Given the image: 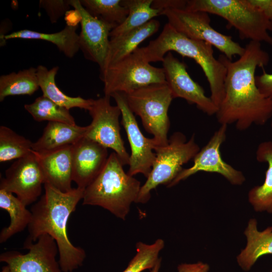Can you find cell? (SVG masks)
Returning a JSON list of instances; mask_svg holds the SVG:
<instances>
[{"instance_id": "26", "label": "cell", "mask_w": 272, "mask_h": 272, "mask_svg": "<svg viewBox=\"0 0 272 272\" xmlns=\"http://www.w3.org/2000/svg\"><path fill=\"white\" fill-rule=\"evenodd\" d=\"M39 88L36 68L3 75L0 77V101L10 96H31Z\"/></svg>"}, {"instance_id": "38", "label": "cell", "mask_w": 272, "mask_h": 272, "mask_svg": "<svg viewBox=\"0 0 272 272\" xmlns=\"http://www.w3.org/2000/svg\"><path fill=\"white\" fill-rule=\"evenodd\" d=\"M271 129H272V121L271 122Z\"/></svg>"}, {"instance_id": "3", "label": "cell", "mask_w": 272, "mask_h": 272, "mask_svg": "<svg viewBox=\"0 0 272 272\" xmlns=\"http://www.w3.org/2000/svg\"><path fill=\"white\" fill-rule=\"evenodd\" d=\"M139 49L145 60L149 63L162 62L166 53L171 51L193 59L201 68L209 84L210 97L218 108L224 96L226 69L214 56L211 44L190 38L167 23L156 39Z\"/></svg>"}, {"instance_id": "27", "label": "cell", "mask_w": 272, "mask_h": 272, "mask_svg": "<svg viewBox=\"0 0 272 272\" xmlns=\"http://www.w3.org/2000/svg\"><path fill=\"white\" fill-rule=\"evenodd\" d=\"M152 2L153 0H121V4L127 9L128 15L121 24L110 32V37L139 28L161 15V11L152 7Z\"/></svg>"}, {"instance_id": "30", "label": "cell", "mask_w": 272, "mask_h": 272, "mask_svg": "<svg viewBox=\"0 0 272 272\" xmlns=\"http://www.w3.org/2000/svg\"><path fill=\"white\" fill-rule=\"evenodd\" d=\"M33 143L6 126H0V162L25 157L32 153Z\"/></svg>"}, {"instance_id": "12", "label": "cell", "mask_w": 272, "mask_h": 272, "mask_svg": "<svg viewBox=\"0 0 272 272\" xmlns=\"http://www.w3.org/2000/svg\"><path fill=\"white\" fill-rule=\"evenodd\" d=\"M227 126L226 124L221 125L208 143L195 156L192 166L183 168L167 187L176 185L200 171L219 174L234 185H241L245 181L243 173L226 163L221 156L220 148L226 140Z\"/></svg>"}, {"instance_id": "9", "label": "cell", "mask_w": 272, "mask_h": 272, "mask_svg": "<svg viewBox=\"0 0 272 272\" xmlns=\"http://www.w3.org/2000/svg\"><path fill=\"white\" fill-rule=\"evenodd\" d=\"M161 15L166 17L168 23L180 33L195 40H201L215 47L230 60L244 52L245 48L234 41L231 36L221 33L211 25L209 14L186 9H168Z\"/></svg>"}, {"instance_id": "15", "label": "cell", "mask_w": 272, "mask_h": 272, "mask_svg": "<svg viewBox=\"0 0 272 272\" xmlns=\"http://www.w3.org/2000/svg\"><path fill=\"white\" fill-rule=\"evenodd\" d=\"M163 62L167 84L173 98H181L208 115L216 114L218 108L202 87L194 81L187 71V65L171 52L165 56Z\"/></svg>"}, {"instance_id": "24", "label": "cell", "mask_w": 272, "mask_h": 272, "mask_svg": "<svg viewBox=\"0 0 272 272\" xmlns=\"http://www.w3.org/2000/svg\"><path fill=\"white\" fill-rule=\"evenodd\" d=\"M36 69L39 87L43 96L69 110L73 108H79L89 110L94 99H86L80 96H69L57 86L55 76L59 70L58 66L48 70L44 65H39Z\"/></svg>"}, {"instance_id": "17", "label": "cell", "mask_w": 272, "mask_h": 272, "mask_svg": "<svg viewBox=\"0 0 272 272\" xmlns=\"http://www.w3.org/2000/svg\"><path fill=\"white\" fill-rule=\"evenodd\" d=\"M107 148L85 137L72 146V177L85 189L99 174L107 161Z\"/></svg>"}, {"instance_id": "25", "label": "cell", "mask_w": 272, "mask_h": 272, "mask_svg": "<svg viewBox=\"0 0 272 272\" xmlns=\"http://www.w3.org/2000/svg\"><path fill=\"white\" fill-rule=\"evenodd\" d=\"M13 193L0 189V208L10 215L9 226L4 228L0 233V243L6 242L14 235L24 230L29 225L32 213Z\"/></svg>"}, {"instance_id": "13", "label": "cell", "mask_w": 272, "mask_h": 272, "mask_svg": "<svg viewBox=\"0 0 272 272\" xmlns=\"http://www.w3.org/2000/svg\"><path fill=\"white\" fill-rule=\"evenodd\" d=\"M110 97L114 98L121 111V123L125 130L130 147L127 173L132 176L141 173L147 178L156 158L154 151L156 143L153 138H147L143 134L134 113L127 104L124 94L115 92Z\"/></svg>"}, {"instance_id": "35", "label": "cell", "mask_w": 272, "mask_h": 272, "mask_svg": "<svg viewBox=\"0 0 272 272\" xmlns=\"http://www.w3.org/2000/svg\"><path fill=\"white\" fill-rule=\"evenodd\" d=\"M209 265L201 261L182 263L177 266L178 272H209Z\"/></svg>"}, {"instance_id": "2", "label": "cell", "mask_w": 272, "mask_h": 272, "mask_svg": "<svg viewBox=\"0 0 272 272\" xmlns=\"http://www.w3.org/2000/svg\"><path fill=\"white\" fill-rule=\"evenodd\" d=\"M44 187V193L30 209L32 219L27 239L35 242L42 235H50L56 243L62 271L73 272L83 265L86 254L84 249L70 240L67 225L71 215L83 198L85 189L77 187L62 192L48 184Z\"/></svg>"}, {"instance_id": "6", "label": "cell", "mask_w": 272, "mask_h": 272, "mask_svg": "<svg viewBox=\"0 0 272 272\" xmlns=\"http://www.w3.org/2000/svg\"><path fill=\"white\" fill-rule=\"evenodd\" d=\"M124 95L130 109L141 118L147 132L153 135L156 147L167 145L170 128L168 112L174 99L168 85L153 84Z\"/></svg>"}, {"instance_id": "5", "label": "cell", "mask_w": 272, "mask_h": 272, "mask_svg": "<svg viewBox=\"0 0 272 272\" xmlns=\"http://www.w3.org/2000/svg\"><path fill=\"white\" fill-rule=\"evenodd\" d=\"M220 16L235 28L241 39L265 42L272 46V23L249 0H188L185 9Z\"/></svg>"}, {"instance_id": "22", "label": "cell", "mask_w": 272, "mask_h": 272, "mask_svg": "<svg viewBox=\"0 0 272 272\" xmlns=\"http://www.w3.org/2000/svg\"><path fill=\"white\" fill-rule=\"evenodd\" d=\"M78 25L66 24L61 31L53 33H45L28 29H23L5 35L1 38V46L11 39H37L48 41L54 44L58 49L70 58L80 50Z\"/></svg>"}, {"instance_id": "23", "label": "cell", "mask_w": 272, "mask_h": 272, "mask_svg": "<svg viewBox=\"0 0 272 272\" xmlns=\"http://www.w3.org/2000/svg\"><path fill=\"white\" fill-rule=\"evenodd\" d=\"M256 158L259 162L267 163V169L263 184L249 191L248 199L255 211L272 214V141L259 144Z\"/></svg>"}, {"instance_id": "20", "label": "cell", "mask_w": 272, "mask_h": 272, "mask_svg": "<svg viewBox=\"0 0 272 272\" xmlns=\"http://www.w3.org/2000/svg\"><path fill=\"white\" fill-rule=\"evenodd\" d=\"M244 234L247 239L246 245L237 255L236 260L240 268L248 271L261 256L272 254V226L260 231L257 220L251 218Z\"/></svg>"}, {"instance_id": "10", "label": "cell", "mask_w": 272, "mask_h": 272, "mask_svg": "<svg viewBox=\"0 0 272 272\" xmlns=\"http://www.w3.org/2000/svg\"><path fill=\"white\" fill-rule=\"evenodd\" d=\"M23 246L27 253L10 250L1 254L0 261L6 263L1 272H62L56 259V243L50 235H42L35 242L26 238Z\"/></svg>"}, {"instance_id": "21", "label": "cell", "mask_w": 272, "mask_h": 272, "mask_svg": "<svg viewBox=\"0 0 272 272\" xmlns=\"http://www.w3.org/2000/svg\"><path fill=\"white\" fill-rule=\"evenodd\" d=\"M160 26V22L152 19L145 25L120 35L110 37L109 47L103 72L107 67L113 64L138 48L144 40L157 32Z\"/></svg>"}, {"instance_id": "11", "label": "cell", "mask_w": 272, "mask_h": 272, "mask_svg": "<svg viewBox=\"0 0 272 272\" xmlns=\"http://www.w3.org/2000/svg\"><path fill=\"white\" fill-rule=\"evenodd\" d=\"M110 96L94 99L89 110L91 123L87 125L84 137L114 151L122 165H129V155L127 152L120 134L119 117L121 115L118 106L110 104Z\"/></svg>"}, {"instance_id": "34", "label": "cell", "mask_w": 272, "mask_h": 272, "mask_svg": "<svg viewBox=\"0 0 272 272\" xmlns=\"http://www.w3.org/2000/svg\"><path fill=\"white\" fill-rule=\"evenodd\" d=\"M186 4L185 0H153L152 7L162 12L168 9H185Z\"/></svg>"}, {"instance_id": "33", "label": "cell", "mask_w": 272, "mask_h": 272, "mask_svg": "<svg viewBox=\"0 0 272 272\" xmlns=\"http://www.w3.org/2000/svg\"><path fill=\"white\" fill-rule=\"evenodd\" d=\"M255 82L259 91L272 101V74L263 70L260 75L255 77Z\"/></svg>"}, {"instance_id": "16", "label": "cell", "mask_w": 272, "mask_h": 272, "mask_svg": "<svg viewBox=\"0 0 272 272\" xmlns=\"http://www.w3.org/2000/svg\"><path fill=\"white\" fill-rule=\"evenodd\" d=\"M71 6L81 17L79 45L85 58L97 63L100 73L105 67L110 32L115 27L92 16L82 6L80 0H71Z\"/></svg>"}, {"instance_id": "37", "label": "cell", "mask_w": 272, "mask_h": 272, "mask_svg": "<svg viewBox=\"0 0 272 272\" xmlns=\"http://www.w3.org/2000/svg\"><path fill=\"white\" fill-rule=\"evenodd\" d=\"M161 264V258H160L154 267L152 268L150 270V272H159Z\"/></svg>"}, {"instance_id": "1", "label": "cell", "mask_w": 272, "mask_h": 272, "mask_svg": "<svg viewBox=\"0 0 272 272\" xmlns=\"http://www.w3.org/2000/svg\"><path fill=\"white\" fill-rule=\"evenodd\" d=\"M244 53L232 61L224 54L218 59L225 65L224 96L216 114L221 124H234L239 130L252 125H263L272 117V101L259 90L255 82L257 68L267 65L269 55L261 43L250 41Z\"/></svg>"}, {"instance_id": "4", "label": "cell", "mask_w": 272, "mask_h": 272, "mask_svg": "<svg viewBox=\"0 0 272 272\" xmlns=\"http://www.w3.org/2000/svg\"><path fill=\"white\" fill-rule=\"evenodd\" d=\"M123 166L117 154L111 153L101 172L85 188L82 204L100 207L124 220L142 185Z\"/></svg>"}, {"instance_id": "31", "label": "cell", "mask_w": 272, "mask_h": 272, "mask_svg": "<svg viewBox=\"0 0 272 272\" xmlns=\"http://www.w3.org/2000/svg\"><path fill=\"white\" fill-rule=\"evenodd\" d=\"M164 246V241L162 239H158L151 244L138 242L135 245V255L122 272H142L151 269L160 258L159 253Z\"/></svg>"}, {"instance_id": "32", "label": "cell", "mask_w": 272, "mask_h": 272, "mask_svg": "<svg viewBox=\"0 0 272 272\" xmlns=\"http://www.w3.org/2000/svg\"><path fill=\"white\" fill-rule=\"evenodd\" d=\"M39 6L44 10L50 22L53 24L70 11L71 0H40Z\"/></svg>"}, {"instance_id": "7", "label": "cell", "mask_w": 272, "mask_h": 272, "mask_svg": "<svg viewBox=\"0 0 272 272\" xmlns=\"http://www.w3.org/2000/svg\"><path fill=\"white\" fill-rule=\"evenodd\" d=\"M199 150L194 135L187 141L185 135L179 131L170 137L167 145L156 147V158L151 171L141 187L136 202H147L153 189L160 184H170L183 169L182 165L193 160Z\"/></svg>"}, {"instance_id": "8", "label": "cell", "mask_w": 272, "mask_h": 272, "mask_svg": "<svg viewBox=\"0 0 272 272\" xmlns=\"http://www.w3.org/2000/svg\"><path fill=\"white\" fill-rule=\"evenodd\" d=\"M104 95L115 92L128 93L145 86L167 84L163 67L152 65L145 60L139 47L100 73Z\"/></svg>"}, {"instance_id": "14", "label": "cell", "mask_w": 272, "mask_h": 272, "mask_svg": "<svg viewBox=\"0 0 272 272\" xmlns=\"http://www.w3.org/2000/svg\"><path fill=\"white\" fill-rule=\"evenodd\" d=\"M44 178L37 158L33 152L16 160L5 172L0 189L14 193L26 206L37 201L42 192Z\"/></svg>"}, {"instance_id": "28", "label": "cell", "mask_w": 272, "mask_h": 272, "mask_svg": "<svg viewBox=\"0 0 272 272\" xmlns=\"http://www.w3.org/2000/svg\"><path fill=\"white\" fill-rule=\"evenodd\" d=\"M84 9L93 17L115 27L121 24L128 10L121 4V0H80Z\"/></svg>"}, {"instance_id": "18", "label": "cell", "mask_w": 272, "mask_h": 272, "mask_svg": "<svg viewBox=\"0 0 272 272\" xmlns=\"http://www.w3.org/2000/svg\"><path fill=\"white\" fill-rule=\"evenodd\" d=\"M72 146L45 154L33 151L42 170L44 184H49L62 192L73 189Z\"/></svg>"}, {"instance_id": "19", "label": "cell", "mask_w": 272, "mask_h": 272, "mask_svg": "<svg viewBox=\"0 0 272 272\" xmlns=\"http://www.w3.org/2000/svg\"><path fill=\"white\" fill-rule=\"evenodd\" d=\"M87 130V126L48 122L41 137L33 143L32 150L45 154L73 146L85 137Z\"/></svg>"}, {"instance_id": "39", "label": "cell", "mask_w": 272, "mask_h": 272, "mask_svg": "<svg viewBox=\"0 0 272 272\" xmlns=\"http://www.w3.org/2000/svg\"><path fill=\"white\" fill-rule=\"evenodd\" d=\"M269 272H272V269H271Z\"/></svg>"}, {"instance_id": "36", "label": "cell", "mask_w": 272, "mask_h": 272, "mask_svg": "<svg viewBox=\"0 0 272 272\" xmlns=\"http://www.w3.org/2000/svg\"><path fill=\"white\" fill-rule=\"evenodd\" d=\"M254 6L261 10L272 23V0H249Z\"/></svg>"}, {"instance_id": "29", "label": "cell", "mask_w": 272, "mask_h": 272, "mask_svg": "<svg viewBox=\"0 0 272 272\" xmlns=\"http://www.w3.org/2000/svg\"><path fill=\"white\" fill-rule=\"evenodd\" d=\"M24 108L37 121H48L76 124L69 109L56 104L43 95L37 98L32 103L25 104Z\"/></svg>"}]
</instances>
